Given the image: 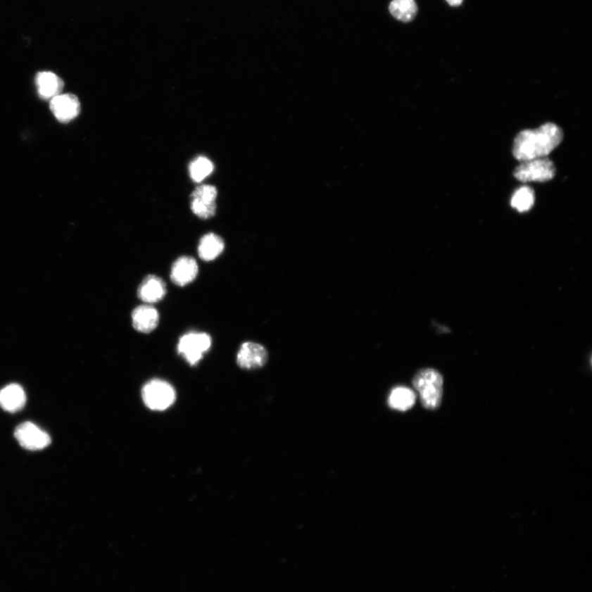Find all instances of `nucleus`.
Masks as SVG:
<instances>
[{"label": "nucleus", "mask_w": 592, "mask_h": 592, "mask_svg": "<svg viewBox=\"0 0 592 592\" xmlns=\"http://www.w3.org/2000/svg\"><path fill=\"white\" fill-rule=\"evenodd\" d=\"M166 291L168 288L163 278L149 275L141 282L138 289V296L146 304L151 305L163 301Z\"/></svg>", "instance_id": "obj_10"}, {"label": "nucleus", "mask_w": 592, "mask_h": 592, "mask_svg": "<svg viewBox=\"0 0 592 592\" xmlns=\"http://www.w3.org/2000/svg\"><path fill=\"white\" fill-rule=\"evenodd\" d=\"M564 139L559 126L546 123L536 130L520 132L513 143L512 154L522 161L547 158Z\"/></svg>", "instance_id": "obj_1"}, {"label": "nucleus", "mask_w": 592, "mask_h": 592, "mask_svg": "<svg viewBox=\"0 0 592 592\" xmlns=\"http://www.w3.org/2000/svg\"><path fill=\"white\" fill-rule=\"evenodd\" d=\"M27 396L22 386L11 384L0 390V407L8 412H17L24 408Z\"/></svg>", "instance_id": "obj_12"}, {"label": "nucleus", "mask_w": 592, "mask_h": 592, "mask_svg": "<svg viewBox=\"0 0 592 592\" xmlns=\"http://www.w3.org/2000/svg\"><path fill=\"white\" fill-rule=\"evenodd\" d=\"M446 1L451 6H459L460 4H462V3L463 2V0H446Z\"/></svg>", "instance_id": "obj_21"}, {"label": "nucleus", "mask_w": 592, "mask_h": 592, "mask_svg": "<svg viewBox=\"0 0 592 592\" xmlns=\"http://www.w3.org/2000/svg\"><path fill=\"white\" fill-rule=\"evenodd\" d=\"M218 190L212 185H201L194 191L191 198L206 203H216Z\"/></svg>", "instance_id": "obj_20"}, {"label": "nucleus", "mask_w": 592, "mask_h": 592, "mask_svg": "<svg viewBox=\"0 0 592 592\" xmlns=\"http://www.w3.org/2000/svg\"><path fill=\"white\" fill-rule=\"evenodd\" d=\"M535 203V193L529 186H522L513 194L511 199V205L518 212L524 213L529 211Z\"/></svg>", "instance_id": "obj_17"}, {"label": "nucleus", "mask_w": 592, "mask_h": 592, "mask_svg": "<svg viewBox=\"0 0 592 592\" xmlns=\"http://www.w3.org/2000/svg\"><path fill=\"white\" fill-rule=\"evenodd\" d=\"M267 359L265 347L253 341L244 342L237 356V365L243 370L262 368L267 363Z\"/></svg>", "instance_id": "obj_7"}, {"label": "nucleus", "mask_w": 592, "mask_h": 592, "mask_svg": "<svg viewBox=\"0 0 592 592\" xmlns=\"http://www.w3.org/2000/svg\"><path fill=\"white\" fill-rule=\"evenodd\" d=\"M50 106L53 115L62 123L75 119L81 109L77 97L72 94H60L52 98Z\"/></svg>", "instance_id": "obj_8"}, {"label": "nucleus", "mask_w": 592, "mask_h": 592, "mask_svg": "<svg viewBox=\"0 0 592 592\" xmlns=\"http://www.w3.org/2000/svg\"><path fill=\"white\" fill-rule=\"evenodd\" d=\"M35 82L38 94L42 99H52L60 95L63 87L61 78L52 72L38 73Z\"/></svg>", "instance_id": "obj_13"}, {"label": "nucleus", "mask_w": 592, "mask_h": 592, "mask_svg": "<svg viewBox=\"0 0 592 592\" xmlns=\"http://www.w3.org/2000/svg\"><path fill=\"white\" fill-rule=\"evenodd\" d=\"M389 11L398 20L408 23L417 16L418 7L415 0H393L389 6Z\"/></svg>", "instance_id": "obj_16"}, {"label": "nucleus", "mask_w": 592, "mask_h": 592, "mask_svg": "<svg viewBox=\"0 0 592 592\" xmlns=\"http://www.w3.org/2000/svg\"><path fill=\"white\" fill-rule=\"evenodd\" d=\"M14 436L22 447L31 451L46 448L51 443L50 435L32 422L18 425Z\"/></svg>", "instance_id": "obj_6"}, {"label": "nucleus", "mask_w": 592, "mask_h": 592, "mask_svg": "<svg viewBox=\"0 0 592 592\" xmlns=\"http://www.w3.org/2000/svg\"><path fill=\"white\" fill-rule=\"evenodd\" d=\"M191 209L196 216L202 219H208L215 216L217 211L216 203H206L201 200L192 199Z\"/></svg>", "instance_id": "obj_19"}, {"label": "nucleus", "mask_w": 592, "mask_h": 592, "mask_svg": "<svg viewBox=\"0 0 592 592\" xmlns=\"http://www.w3.org/2000/svg\"><path fill=\"white\" fill-rule=\"evenodd\" d=\"M413 386L418 391L424 408L438 409L443 398V379L441 374L434 369L420 370L413 379Z\"/></svg>", "instance_id": "obj_2"}, {"label": "nucleus", "mask_w": 592, "mask_h": 592, "mask_svg": "<svg viewBox=\"0 0 592 592\" xmlns=\"http://www.w3.org/2000/svg\"><path fill=\"white\" fill-rule=\"evenodd\" d=\"M415 399L417 396L413 390L407 386H396L389 394V405L391 409L405 412L413 407Z\"/></svg>", "instance_id": "obj_15"}, {"label": "nucleus", "mask_w": 592, "mask_h": 592, "mask_svg": "<svg viewBox=\"0 0 592 592\" xmlns=\"http://www.w3.org/2000/svg\"><path fill=\"white\" fill-rule=\"evenodd\" d=\"M225 242L221 237L214 233H208L200 239L198 253L200 258L205 262H211L223 253Z\"/></svg>", "instance_id": "obj_14"}, {"label": "nucleus", "mask_w": 592, "mask_h": 592, "mask_svg": "<svg viewBox=\"0 0 592 592\" xmlns=\"http://www.w3.org/2000/svg\"><path fill=\"white\" fill-rule=\"evenodd\" d=\"M160 315L156 308L151 305L136 307L132 313V324L136 331L150 334L158 327Z\"/></svg>", "instance_id": "obj_11"}, {"label": "nucleus", "mask_w": 592, "mask_h": 592, "mask_svg": "<svg viewBox=\"0 0 592 592\" xmlns=\"http://www.w3.org/2000/svg\"><path fill=\"white\" fill-rule=\"evenodd\" d=\"M556 170L554 163L548 158H536L522 161L515 170V176L522 183L547 182L554 179Z\"/></svg>", "instance_id": "obj_5"}, {"label": "nucleus", "mask_w": 592, "mask_h": 592, "mask_svg": "<svg viewBox=\"0 0 592 592\" xmlns=\"http://www.w3.org/2000/svg\"><path fill=\"white\" fill-rule=\"evenodd\" d=\"M198 274L197 261L192 257L182 256L176 259L171 267L170 280L175 285L183 287L192 283Z\"/></svg>", "instance_id": "obj_9"}, {"label": "nucleus", "mask_w": 592, "mask_h": 592, "mask_svg": "<svg viewBox=\"0 0 592 592\" xmlns=\"http://www.w3.org/2000/svg\"><path fill=\"white\" fill-rule=\"evenodd\" d=\"M211 347V336L206 332H190L180 337L177 351L191 366H194L203 358Z\"/></svg>", "instance_id": "obj_3"}, {"label": "nucleus", "mask_w": 592, "mask_h": 592, "mask_svg": "<svg viewBox=\"0 0 592 592\" xmlns=\"http://www.w3.org/2000/svg\"><path fill=\"white\" fill-rule=\"evenodd\" d=\"M141 397L146 407L153 410H165L175 403V391L168 382L153 379L141 390Z\"/></svg>", "instance_id": "obj_4"}, {"label": "nucleus", "mask_w": 592, "mask_h": 592, "mask_svg": "<svg viewBox=\"0 0 592 592\" xmlns=\"http://www.w3.org/2000/svg\"><path fill=\"white\" fill-rule=\"evenodd\" d=\"M214 165L211 160L203 156L195 159L189 166L191 178L196 183L202 182L213 173Z\"/></svg>", "instance_id": "obj_18"}]
</instances>
